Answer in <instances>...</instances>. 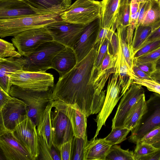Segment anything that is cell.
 <instances>
[{
  "mask_svg": "<svg viewBox=\"0 0 160 160\" xmlns=\"http://www.w3.org/2000/svg\"><path fill=\"white\" fill-rule=\"evenodd\" d=\"M102 14L101 1L96 0H76L60 16V18L66 22L86 25L101 18Z\"/></svg>",
  "mask_w": 160,
  "mask_h": 160,
  "instance_id": "cell-3",
  "label": "cell"
},
{
  "mask_svg": "<svg viewBox=\"0 0 160 160\" xmlns=\"http://www.w3.org/2000/svg\"><path fill=\"white\" fill-rule=\"evenodd\" d=\"M133 64L149 76L156 69L155 62H139L133 60Z\"/></svg>",
  "mask_w": 160,
  "mask_h": 160,
  "instance_id": "cell-44",
  "label": "cell"
},
{
  "mask_svg": "<svg viewBox=\"0 0 160 160\" xmlns=\"http://www.w3.org/2000/svg\"><path fill=\"white\" fill-rule=\"evenodd\" d=\"M136 160H160V148L146 156L139 157Z\"/></svg>",
  "mask_w": 160,
  "mask_h": 160,
  "instance_id": "cell-48",
  "label": "cell"
},
{
  "mask_svg": "<svg viewBox=\"0 0 160 160\" xmlns=\"http://www.w3.org/2000/svg\"><path fill=\"white\" fill-rule=\"evenodd\" d=\"M12 98V97L5 92L0 87V109L1 108Z\"/></svg>",
  "mask_w": 160,
  "mask_h": 160,
  "instance_id": "cell-50",
  "label": "cell"
},
{
  "mask_svg": "<svg viewBox=\"0 0 160 160\" xmlns=\"http://www.w3.org/2000/svg\"><path fill=\"white\" fill-rule=\"evenodd\" d=\"M147 109L138 125L131 130L129 141L136 144L144 135L160 125V95L152 94L146 101Z\"/></svg>",
  "mask_w": 160,
  "mask_h": 160,
  "instance_id": "cell-6",
  "label": "cell"
},
{
  "mask_svg": "<svg viewBox=\"0 0 160 160\" xmlns=\"http://www.w3.org/2000/svg\"><path fill=\"white\" fill-rule=\"evenodd\" d=\"M112 145L104 138H96L88 141L85 150V160H105Z\"/></svg>",
  "mask_w": 160,
  "mask_h": 160,
  "instance_id": "cell-23",
  "label": "cell"
},
{
  "mask_svg": "<svg viewBox=\"0 0 160 160\" xmlns=\"http://www.w3.org/2000/svg\"><path fill=\"white\" fill-rule=\"evenodd\" d=\"M52 106L64 113L69 118L74 136L85 138L87 135V118L77 105L67 104L60 101H53Z\"/></svg>",
  "mask_w": 160,
  "mask_h": 160,
  "instance_id": "cell-15",
  "label": "cell"
},
{
  "mask_svg": "<svg viewBox=\"0 0 160 160\" xmlns=\"http://www.w3.org/2000/svg\"><path fill=\"white\" fill-rule=\"evenodd\" d=\"M37 14L23 0H0V19Z\"/></svg>",
  "mask_w": 160,
  "mask_h": 160,
  "instance_id": "cell-18",
  "label": "cell"
},
{
  "mask_svg": "<svg viewBox=\"0 0 160 160\" xmlns=\"http://www.w3.org/2000/svg\"><path fill=\"white\" fill-rule=\"evenodd\" d=\"M39 155L38 159L61 160L60 150L54 145L50 148L43 137L38 135Z\"/></svg>",
  "mask_w": 160,
  "mask_h": 160,
  "instance_id": "cell-31",
  "label": "cell"
},
{
  "mask_svg": "<svg viewBox=\"0 0 160 160\" xmlns=\"http://www.w3.org/2000/svg\"><path fill=\"white\" fill-rule=\"evenodd\" d=\"M159 3H160V0H159Z\"/></svg>",
  "mask_w": 160,
  "mask_h": 160,
  "instance_id": "cell-57",
  "label": "cell"
},
{
  "mask_svg": "<svg viewBox=\"0 0 160 160\" xmlns=\"http://www.w3.org/2000/svg\"><path fill=\"white\" fill-rule=\"evenodd\" d=\"M160 141V125L146 133L137 142L146 143L152 145Z\"/></svg>",
  "mask_w": 160,
  "mask_h": 160,
  "instance_id": "cell-40",
  "label": "cell"
},
{
  "mask_svg": "<svg viewBox=\"0 0 160 160\" xmlns=\"http://www.w3.org/2000/svg\"><path fill=\"white\" fill-rule=\"evenodd\" d=\"M36 127L28 116L12 132L30 153L34 160L38 159L39 155L38 135Z\"/></svg>",
  "mask_w": 160,
  "mask_h": 160,
  "instance_id": "cell-11",
  "label": "cell"
},
{
  "mask_svg": "<svg viewBox=\"0 0 160 160\" xmlns=\"http://www.w3.org/2000/svg\"><path fill=\"white\" fill-rule=\"evenodd\" d=\"M120 0H102L101 27L110 29L117 15Z\"/></svg>",
  "mask_w": 160,
  "mask_h": 160,
  "instance_id": "cell-26",
  "label": "cell"
},
{
  "mask_svg": "<svg viewBox=\"0 0 160 160\" xmlns=\"http://www.w3.org/2000/svg\"><path fill=\"white\" fill-rule=\"evenodd\" d=\"M117 63L119 68V80L122 87L121 95L122 96L133 83L132 72L122 53L119 44Z\"/></svg>",
  "mask_w": 160,
  "mask_h": 160,
  "instance_id": "cell-27",
  "label": "cell"
},
{
  "mask_svg": "<svg viewBox=\"0 0 160 160\" xmlns=\"http://www.w3.org/2000/svg\"><path fill=\"white\" fill-rule=\"evenodd\" d=\"M12 43L2 39H0V58L13 57L20 58L22 55L17 51Z\"/></svg>",
  "mask_w": 160,
  "mask_h": 160,
  "instance_id": "cell-36",
  "label": "cell"
},
{
  "mask_svg": "<svg viewBox=\"0 0 160 160\" xmlns=\"http://www.w3.org/2000/svg\"><path fill=\"white\" fill-rule=\"evenodd\" d=\"M105 160H135V158L133 151L123 150L120 146L114 144L111 146Z\"/></svg>",
  "mask_w": 160,
  "mask_h": 160,
  "instance_id": "cell-34",
  "label": "cell"
},
{
  "mask_svg": "<svg viewBox=\"0 0 160 160\" xmlns=\"http://www.w3.org/2000/svg\"><path fill=\"white\" fill-rule=\"evenodd\" d=\"M132 73L140 79L152 80L150 76L146 74L133 64L132 68Z\"/></svg>",
  "mask_w": 160,
  "mask_h": 160,
  "instance_id": "cell-47",
  "label": "cell"
},
{
  "mask_svg": "<svg viewBox=\"0 0 160 160\" xmlns=\"http://www.w3.org/2000/svg\"><path fill=\"white\" fill-rule=\"evenodd\" d=\"M60 18L59 14H48L0 19V37H14L25 30L45 26Z\"/></svg>",
  "mask_w": 160,
  "mask_h": 160,
  "instance_id": "cell-4",
  "label": "cell"
},
{
  "mask_svg": "<svg viewBox=\"0 0 160 160\" xmlns=\"http://www.w3.org/2000/svg\"><path fill=\"white\" fill-rule=\"evenodd\" d=\"M131 130L124 127H116L112 129L105 140L112 145L119 144L126 139V137Z\"/></svg>",
  "mask_w": 160,
  "mask_h": 160,
  "instance_id": "cell-35",
  "label": "cell"
},
{
  "mask_svg": "<svg viewBox=\"0 0 160 160\" xmlns=\"http://www.w3.org/2000/svg\"><path fill=\"white\" fill-rule=\"evenodd\" d=\"M8 76L12 86L22 88L38 89L54 86L53 75L46 71L22 70L13 72Z\"/></svg>",
  "mask_w": 160,
  "mask_h": 160,
  "instance_id": "cell-10",
  "label": "cell"
},
{
  "mask_svg": "<svg viewBox=\"0 0 160 160\" xmlns=\"http://www.w3.org/2000/svg\"><path fill=\"white\" fill-rule=\"evenodd\" d=\"M39 14L60 15L72 4L71 0H23Z\"/></svg>",
  "mask_w": 160,
  "mask_h": 160,
  "instance_id": "cell-20",
  "label": "cell"
},
{
  "mask_svg": "<svg viewBox=\"0 0 160 160\" xmlns=\"http://www.w3.org/2000/svg\"><path fill=\"white\" fill-rule=\"evenodd\" d=\"M54 87L31 89L12 85L9 94L24 102L28 107L27 115L37 127L47 106L54 101L52 97Z\"/></svg>",
  "mask_w": 160,
  "mask_h": 160,
  "instance_id": "cell-2",
  "label": "cell"
},
{
  "mask_svg": "<svg viewBox=\"0 0 160 160\" xmlns=\"http://www.w3.org/2000/svg\"><path fill=\"white\" fill-rule=\"evenodd\" d=\"M28 109L23 101L14 97L0 109V117L8 131H13L27 117Z\"/></svg>",
  "mask_w": 160,
  "mask_h": 160,
  "instance_id": "cell-14",
  "label": "cell"
},
{
  "mask_svg": "<svg viewBox=\"0 0 160 160\" xmlns=\"http://www.w3.org/2000/svg\"><path fill=\"white\" fill-rule=\"evenodd\" d=\"M88 140L74 136L72 142L70 160H85V150Z\"/></svg>",
  "mask_w": 160,
  "mask_h": 160,
  "instance_id": "cell-33",
  "label": "cell"
},
{
  "mask_svg": "<svg viewBox=\"0 0 160 160\" xmlns=\"http://www.w3.org/2000/svg\"><path fill=\"white\" fill-rule=\"evenodd\" d=\"M77 63V58L73 49L66 47L54 57L52 68L56 70L61 77L72 70Z\"/></svg>",
  "mask_w": 160,
  "mask_h": 160,
  "instance_id": "cell-22",
  "label": "cell"
},
{
  "mask_svg": "<svg viewBox=\"0 0 160 160\" xmlns=\"http://www.w3.org/2000/svg\"><path fill=\"white\" fill-rule=\"evenodd\" d=\"M109 44V41L106 38L102 46L98 49L95 63V70L98 69L101 65L107 53Z\"/></svg>",
  "mask_w": 160,
  "mask_h": 160,
  "instance_id": "cell-42",
  "label": "cell"
},
{
  "mask_svg": "<svg viewBox=\"0 0 160 160\" xmlns=\"http://www.w3.org/2000/svg\"><path fill=\"white\" fill-rule=\"evenodd\" d=\"M159 39H160V27L151 33L141 47L150 42Z\"/></svg>",
  "mask_w": 160,
  "mask_h": 160,
  "instance_id": "cell-51",
  "label": "cell"
},
{
  "mask_svg": "<svg viewBox=\"0 0 160 160\" xmlns=\"http://www.w3.org/2000/svg\"><path fill=\"white\" fill-rule=\"evenodd\" d=\"M127 28L121 26L117 28L119 44L123 56L132 72L133 62V54L131 46L128 44L127 40Z\"/></svg>",
  "mask_w": 160,
  "mask_h": 160,
  "instance_id": "cell-30",
  "label": "cell"
},
{
  "mask_svg": "<svg viewBox=\"0 0 160 160\" xmlns=\"http://www.w3.org/2000/svg\"><path fill=\"white\" fill-rule=\"evenodd\" d=\"M149 1V8L141 25L151 27L152 32L160 27V4L155 0Z\"/></svg>",
  "mask_w": 160,
  "mask_h": 160,
  "instance_id": "cell-28",
  "label": "cell"
},
{
  "mask_svg": "<svg viewBox=\"0 0 160 160\" xmlns=\"http://www.w3.org/2000/svg\"><path fill=\"white\" fill-rule=\"evenodd\" d=\"M107 38L109 41V47L111 46L112 48V54L115 57H117L119 49V42L117 32L110 29Z\"/></svg>",
  "mask_w": 160,
  "mask_h": 160,
  "instance_id": "cell-41",
  "label": "cell"
},
{
  "mask_svg": "<svg viewBox=\"0 0 160 160\" xmlns=\"http://www.w3.org/2000/svg\"><path fill=\"white\" fill-rule=\"evenodd\" d=\"M156 69H160V58L156 62Z\"/></svg>",
  "mask_w": 160,
  "mask_h": 160,
  "instance_id": "cell-53",
  "label": "cell"
},
{
  "mask_svg": "<svg viewBox=\"0 0 160 160\" xmlns=\"http://www.w3.org/2000/svg\"><path fill=\"white\" fill-rule=\"evenodd\" d=\"M156 0V1H158V2H159V0Z\"/></svg>",
  "mask_w": 160,
  "mask_h": 160,
  "instance_id": "cell-56",
  "label": "cell"
},
{
  "mask_svg": "<svg viewBox=\"0 0 160 160\" xmlns=\"http://www.w3.org/2000/svg\"><path fill=\"white\" fill-rule=\"evenodd\" d=\"M133 152L135 160L138 158L146 156L157 150L152 144L138 142Z\"/></svg>",
  "mask_w": 160,
  "mask_h": 160,
  "instance_id": "cell-37",
  "label": "cell"
},
{
  "mask_svg": "<svg viewBox=\"0 0 160 160\" xmlns=\"http://www.w3.org/2000/svg\"><path fill=\"white\" fill-rule=\"evenodd\" d=\"M117 58L110 53L108 48L100 67L95 70L94 83L96 88L103 89L109 77L115 72Z\"/></svg>",
  "mask_w": 160,
  "mask_h": 160,
  "instance_id": "cell-21",
  "label": "cell"
},
{
  "mask_svg": "<svg viewBox=\"0 0 160 160\" xmlns=\"http://www.w3.org/2000/svg\"><path fill=\"white\" fill-rule=\"evenodd\" d=\"M87 26L71 23L60 18L45 27L53 41L66 47L72 48Z\"/></svg>",
  "mask_w": 160,
  "mask_h": 160,
  "instance_id": "cell-8",
  "label": "cell"
},
{
  "mask_svg": "<svg viewBox=\"0 0 160 160\" xmlns=\"http://www.w3.org/2000/svg\"><path fill=\"white\" fill-rule=\"evenodd\" d=\"M131 0H120L118 13L110 28L115 31L119 26L127 28L129 22Z\"/></svg>",
  "mask_w": 160,
  "mask_h": 160,
  "instance_id": "cell-29",
  "label": "cell"
},
{
  "mask_svg": "<svg viewBox=\"0 0 160 160\" xmlns=\"http://www.w3.org/2000/svg\"><path fill=\"white\" fill-rule=\"evenodd\" d=\"M133 82L146 87L148 90L160 95V84L152 80L141 79L132 73Z\"/></svg>",
  "mask_w": 160,
  "mask_h": 160,
  "instance_id": "cell-38",
  "label": "cell"
},
{
  "mask_svg": "<svg viewBox=\"0 0 160 160\" xmlns=\"http://www.w3.org/2000/svg\"><path fill=\"white\" fill-rule=\"evenodd\" d=\"M152 145L156 148H160V141L154 143Z\"/></svg>",
  "mask_w": 160,
  "mask_h": 160,
  "instance_id": "cell-54",
  "label": "cell"
},
{
  "mask_svg": "<svg viewBox=\"0 0 160 160\" xmlns=\"http://www.w3.org/2000/svg\"><path fill=\"white\" fill-rule=\"evenodd\" d=\"M147 109L145 95L142 96L133 105L129 111L124 123L123 127L131 131L138 124Z\"/></svg>",
  "mask_w": 160,
  "mask_h": 160,
  "instance_id": "cell-24",
  "label": "cell"
},
{
  "mask_svg": "<svg viewBox=\"0 0 160 160\" xmlns=\"http://www.w3.org/2000/svg\"><path fill=\"white\" fill-rule=\"evenodd\" d=\"M152 32L150 27L142 25L136 26L131 45L133 54L142 47Z\"/></svg>",
  "mask_w": 160,
  "mask_h": 160,
  "instance_id": "cell-32",
  "label": "cell"
},
{
  "mask_svg": "<svg viewBox=\"0 0 160 160\" xmlns=\"http://www.w3.org/2000/svg\"><path fill=\"white\" fill-rule=\"evenodd\" d=\"M150 76L152 80L160 84V69H156Z\"/></svg>",
  "mask_w": 160,
  "mask_h": 160,
  "instance_id": "cell-52",
  "label": "cell"
},
{
  "mask_svg": "<svg viewBox=\"0 0 160 160\" xmlns=\"http://www.w3.org/2000/svg\"><path fill=\"white\" fill-rule=\"evenodd\" d=\"M0 148L6 160H34L30 153L12 132L0 136Z\"/></svg>",
  "mask_w": 160,
  "mask_h": 160,
  "instance_id": "cell-17",
  "label": "cell"
},
{
  "mask_svg": "<svg viewBox=\"0 0 160 160\" xmlns=\"http://www.w3.org/2000/svg\"><path fill=\"white\" fill-rule=\"evenodd\" d=\"M26 63L24 57H9L0 58V87L9 94L12 86L9 75L12 73L24 70Z\"/></svg>",
  "mask_w": 160,
  "mask_h": 160,
  "instance_id": "cell-19",
  "label": "cell"
},
{
  "mask_svg": "<svg viewBox=\"0 0 160 160\" xmlns=\"http://www.w3.org/2000/svg\"><path fill=\"white\" fill-rule=\"evenodd\" d=\"M98 47L95 44L84 58L59 77L52 92L54 101L77 105L87 118L101 111L106 97V90L99 92L94 85L95 65Z\"/></svg>",
  "mask_w": 160,
  "mask_h": 160,
  "instance_id": "cell-1",
  "label": "cell"
},
{
  "mask_svg": "<svg viewBox=\"0 0 160 160\" xmlns=\"http://www.w3.org/2000/svg\"><path fill=\"white\" fill-rule=\"evenodd\" d=\"M109 30V29L101 27L95 43V45L97 44L99 46L98 49L107 38Z\"/></svg>",
  "mask_w": 160,
  "mask_h": 160,
  "instance_id": "cell-46",
  "label": "cell"
},
{
  "mask_svg": "<svg viewBox=\"0 0 160 160\" xmlns=\"http://www.w3.org/2000/svg\"><path fill=\"white\" fill-rule=\"evenodd\" d=\"M160 58V47L151 52L133 60L139 62H156Z\"/></svg>",
  "mask_w": 160,
  "mask_h": 160,
  "instance_id": "cell-43",
  "label": "cell"
},
{
  "mask_svg": "<svg viewBox=\"0 0 160 160\" xmlns=\"http://www.w3.org/2000/svg\"><path fill=\"white\" fill-rule=\"evenodd\" d=\"M52 41V37L45 26L25 30L12 39L18 51L24 57L29 55L42 44Z\"/></svg>",
  "mask_w": 160,
  "mask_h": 160,
  "instance_id": "cell-7",
  "label": "cell"
},
{
  "mask_svg": "<svg viewBox=\"0 0 160 160\" xmlns=\"http://www.w3.org/2000/svg\"><path fill=\"white\" fill-rule=\"evenodd\" d=\"M66 48L65 46L54 41L42 44L29 55L24 57L26 63L24 70L30 72L46 71L52 68L54 57Z\"/></svg>",
  "mask_w": 160,
  "mask_h": 160,
  "instance_id": "cell-5",
  "label": "cell"
},
{
  "mask_svg": "<svg viewBox=\"0 0 160 160\" xmlns=\"http://www.w3.org/2000/svg\"><path fill=\"white\" fill-rule=\"evenodd\" d=\"M55 108L51 112L52 140L53 145L60 150L61 145L72 141L74 136L69 118L64 113Z\"/></svg>",
  "mask_w": 160,
  "mask_h": 160,
  "instance_id": "cell-12",
  "label": "cell"
},
{
  "mask_svg": "<svg viewBox=\"0 0 160 160\" xmlns=\"http://www.w3.org/2000/svg\"><path fill=\"white\" fill-rule=\"evenodd\" d=\"M122 87L119 80L118 65L117 64L115 72L109 78L106 94L103 107L95 119L97 123V129L93 138H97L99 132L105 122L118 101L122 97L119 96Z\"/></svg>",
  "mask_w": 160,
  "mask_h": 160,
  "instance_id": "cell-9",
  "label": "cell"
},
{
  "mask_svg": "<svg viewBox=\"0 0 160 160\" xmlns=\"http://www.w3.org/2000/svg\"><path fill=\"white\" fill-rule=\"evenodd\" d=\"M72 142H67L61 145L60 150L61 160H70Z\"/></svg>",
  "mask_w": 160,
  "mask_h": 160,
  "instance_id": "cell-45",
  "label": "cell"
},
{
  "mask_svg": "<svg viewBox=\"0 0 160 160\" xmlns=\"http://www.w3.org/2000/svg\"><path fill=\"white\" fill-rule=\"evenodd\" d=\"M145 95L142 86L133 83L123 95L116 113L112 119V129L123 127L127 116L133 105Z\"/></svg>",
  "mask_w": 160,
  "mask_h": 160,
  "instance_id": "cell-13",
  "label": "cell"
},
{
  "mask_svg": "<svg viewBox=\"0 0 160 160\" xmlns=\"http://www.w3.org/2000/svg\"><path fill=\"white\" fill-rule=\"evenodd\" d=\"M149 0L148 2L144 3L143 4L139 13L136 26L141 25L146 12L149 8Z\"/></svg>",
  "mask_w": 160,
  "mask_h": 160,
  "instance_id": "cell-49",
  "label": "cell"
},
{
  "mask_svg": "<svg viewBox=\"0 0 160 160\" xmlns=\"http://www.w3.org/2000/svg\"><path fill=\"white\" fill-rule=\"evenodd\" d=\"M139 3H144L148 2L149 0H136Z\"/></svg>",
  "mask_w": 160,
  "mask_h": 160,
  "instance_id": "cell-55",
  "label": "cell"
},
{
  "mask_svg": "<svg viewBox=\"0 0 160 160\" xmlns=\"http://www.w3.org/2000/svg\"><path fill=\"white\" fill-rule=\"evenodd\" d=\"M52 102L47 106L44 110L37 127L38 135L42 136L50 148L53 145L52 143L51 112L52 108Z\"/></svg>",
  "mask_w": 160,
  "mask_h": 160,
  "instance_id": "cell-25",
  "label": "cell"
},
{
  "mask_svg": "<svg viewBox=\"0 0 160 160\" xmlns=\"http://www.w3.org/2000/svg\"><path fill=\"white\" fill-rule=\"evenodd\" d=\"M101 27V18L87 25L72 48L76 55L77 63L84 58L95 45Z\"/></svg>",
  "mask_w": 160,
  "mask_h": 160,
  "instance_id": "cell-16",
  "label": "cell"
},
{
  "mask_svg": "<svg viewBox=\"0 0 160 160\" xmlns=\"http://www.w3.org/2000/svg\"><path fill=\"white\" fill-rule=\"evenodd\" d=\"M160 47V39L150 42L140 48L133 54V59L149 53Z\"/></svg>",
  "mask_w": 160,
  "mask_h": 160,
  "instance_id": "cell-39",
  "label": "cell"
}]
</instances>
